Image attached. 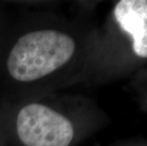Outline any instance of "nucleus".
Segmentation results:
<instances>
[{
	"label": "nucleus",
	"mask_w": 147,
	"mask_h": 146,
	"mask_svg": "<svg viewBox=\"0 0 147 146\" xmlns=\"http://www.w3.org/2000/svg\"><path fill=\"white\" fill-rule=\"evenodd\" d=\"M75 51L69 35L52 30H36L21 36L9 54L7 67L19 82L41 79L67 64Z\"/></svg>",
	"instance_id": "obj_1"
},
{
	"label": "nucleus",
	"mask_w": 147,
	"mask_h": 146,
	"mask_svg": "<svg viewBox=\"0 0 147 146\" xmlns=\"http://www.w3.org/2000/svg\"><path fill=\"white\" fill-rule=\"evenodd\" d=\"M16 131L25 146H68L72 123L57 111L41 104H30L17 115Z\"/></svg>",
	"instance_id": "obj_2"
},
{
	"label": "nucleus",
	"mask_w": 147,
	"mask_h": 146,
	"mask_svg": "<svg viewBox=\"0 0 147 146\" xmlns=\"http://www.w3.org/2000/svg\"><path fill=\"white\" fill-rule=\"evenodd\" d=\"M121 30L133 37V49L140 57H147V1L121 0L114 9Z\"/></svg>",
	"instance_id": "obj_3"
}]
</instances>
